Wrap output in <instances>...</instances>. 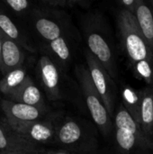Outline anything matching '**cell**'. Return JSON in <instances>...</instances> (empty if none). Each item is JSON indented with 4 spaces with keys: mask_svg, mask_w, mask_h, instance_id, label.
<instances>
[{
    "mask_svg": "<svg viewBox=\"0 0 153 154\" xmlns=\"http://www.w3.org/2000/svg\"><path fill=\"white\" fill-rule=\"evenodd\" d=\"M124 50L136 77L153 88V51L133 13L124 9L117 18Z\"/></svg>",
    "mask_w": 153,
    "mask_h": 154,
    "instance_id": "1",
    "label": "cell"
},
{
    "mask_svg": "<svg viewBox=\"0 0 153 154\" xmlns=\"http://www.w3.org/2000/svg\"><path fill=\"white\" fill-rule=\"evenodd\" d=\"M75 73L94 123L105 136H108L114 128L112 117L93 84L87 68L78 65Z\"/></svg>",
    "mask_w": 153,
    "mask_h": 154,
    "instance_id": "2",
    "label": "cell"
},
{
    "mask_svg": "<svg viewBox=\"0 0 153 154\" xmlns=\"http://www.w3.org/2000/svg\"><path fill=\"white\" fill-rule=\"evenodd\" d=\"M55 140L71 152H88L95 147L93 134L75 118H64L57 125Z\"/></svg>",
    "mask_w": 153,
    "mask_h": 154,
    "instance_id": "3",
    "label": "cell"
},
{
    "mask_svg": "<svg viewBox=\"0 0 153 154\" xmlns=\"http://www.w3.org/2000/svg\"><path fill=\"white\" fill-rule=\"evenodd\" d=\"M85 57L87 68L93 84L101 97L111 117L114 118L113 116L115 105V86L114 83V79L88 50L85 51Z\"/></svg>",
    "mask_w": 153,
    "mask_h": 154,
    "instance_id": "4",
    "label": "cell"
},
{
    "mask_svg": "<svg viewBox=\"0 0 153 154\" xmlns=\"http://www.w3.org/2000/svg\"><path fill=\"white\" fill-rule=\"evenodd\" d=\"M86 41L88 51L105 67L115 79L117 77V67L110 43L104 32L96 26L86 29Z\"/></svg>",
    "mask_w": 153,
    "mask_h": 154,
    "instance_id": "5",
    "label": "cell"
},
{
    "mask_svg": "<svg viewBox=\"0 0 153 154\" xmlns=\"http://www.w3.org/2000/svg\"><path fill=\"white\" fill-rule=\"evenodd\" d=\"M9 126L29 142L39 145L55 140L57 125L51 121H10Z\"/></svg>",
    "mask_w": 153,
    "mask_h": 154,
    "instance_id": "6",
    "label": "cell"
},
{
    "mask_svg": "<svg viewBox=\"0 0 153 154\" xmlns=\"http://www.w3.org/2000/svg\"><path fill=\"white\" fill-rule=\"evenodd\" d=\"M117 154H153V139L115 126Z\"/></svg>",
    "mask_w": 153,
    "mask_h": 154,
    "instance_id": "7",
    "label": "cell"
},
{
    "mask_svg": "<svg viewBox=\"0 0 153 154\" xmlns=\"http://www.w3.org/2000/svg\"><path fill=\"white\" fill-rule=\"evenodd\" d=\"M38 72L44 91L50 100L61 98V78L58 65L49 56L43 55L38 62Z\"/></svg>",
    "mask_w": 153,
    "mask_h": 154,
    "instance_id": "8",
    "label": "cell"
},
{
    "mask_svg": "<svg viewBox=\"0 0 153 154\" xmlns=\"http://www.w3.org/2000/svg\"><path fill=\"white\" fill-rule=\"evenodd\" d=\"M0 151L17 154H39L38 145L24 139L9 125H0Z\"/></svg>",
    "mask_w": 153,
    "mask_h": 154,
    "instance_id": "9",
    "label": "cell"
},
{
    "mask_svg": "<svg viewBox=\"0 0 153 154\" xmlns=\"http://www.w3.org/2000/svg\"><path fill=\"white\" fill-rule=\"evenodd\" d=\"M1 108L10 121H38L46 112L36 106L5 99L1 103Z\"/></svg>",
    "mask_w": 153,
    "mask_h": 154,
    "instance_id": "10",
    "label": "cell"
},
{
    "mask_svg": "<svg viewBox=\"0 0 153 154\" xmlns=\"http://www.w3.org/2000/svg\"><path fill=\"white\" fill-rule=\"evenodd\" d=\"M23 49V48L16 42L3 34L0 65V70L3 75H5L13 69L22 67L24 60V53Z\"/></svg>",
    "mask_w": 153,
    "mask_h": 154,
    "instance_id": "11",
    "label": "cell"
},
{
    "mask_svg": "<svg viewBox=\"0 0 153 154\" xmlns=\"http://www.w3.org/2000/svg\"><path fill=\"white\" fill-rule=\"evenodd\" d=\"M8 99L14 102L36 106L46 111V106L41 92L29 76L24 83L14 94H12Z\"/></svg>",
    "mask_w": 153,
    "mask_h": 154,
    "instance_id": "12",
    "label": "cell"
},
{
    "mask_svg": "<svg viewBox=\"0 0 153 154\" xmlns=\"http://www.w3.org/2000/svg\"><path fill=\"white\" fill-rule=\"evenodd\" d=\"M133 14L142 35L153 51V10L148 0H137Z\"/></svg>",
    "mask_w": 153,
    "mask_h": 154,
    "instance_id": "13",
    "label": "cell"
},
{
    "mask_svg": "<svg viewBox=\"0 0 153 154\" xmlns=\"http://www.w3.org/2000/svg\"><path fill=\"white\" fill-rule=\"evenodd\" d=\"M139 125L144 134L153 139V88L151 87L142 89Z\"/></svg>",
    "mask_w": 153,
    "mask_h": 154,
    "instance_id": "14",
    "label": "cell"
},
{
    "mask_svg": "<svg viewBox=\"0 0 153 154\" xmlns=\"http://www.w3.org/2000/svg\"><path fill=\"white\" fill-rule=\"evenodd\" d=\"M34 29L39 36L47 42L63 36L62 26L57 21L43 15H38L35 17Z\"/></svg>",
    "mask_w": 153,
    "mask_h": 154,
    "instance_id": "15",
    "label": "cell"
},
{
    "mask_svg": "<svg viewBox=\"0 0 153 154\" xmlns=\"http://www.w3.org/2000/svg\"><path fill=\"white\" fill-rule=\"evenodd\" d=\"M0 30L4 35L9 39L16 42L23 49L32 51V48L30 45L26 36L22 32V31L17 27V25L13 22V20L5 13L0 11Z\"/></svg>",
    "mask_w": 153,
    "mask_h": 154,
    "instance_id": "16",
    "label": "cell"
},
{
    "mask_svg": "<svg viewBox=\"0 0 153 154\" xmlns=\"http://www.w3.org/2000/svg\"><path fill=\"white\" fill-rule=\"evenodd\" d=\"M28 75L23 67L13 69L4 75L0 80V91L8 98L26 80Z\"/></svg>",
    "mask_w": 153,
    "mask_h": 154,
    "instance_id": "17",
    "label": "cell"
},
{
    "mask_svg": "<svg viewBox=\"0 0 153 154\" xmlns=\"http://www.w3.org/2000/svg\"><path fill=\"white\" fill-rule=\"evenodd\" d=\"M48 49L58 64L63 68H66L69 65L72 53L70 43L64 36L48 42Z\"/></svg>",
    "mask_w": 153,
    "mask_h": 154,
    "instance_id": "18",
    "label": "cell"
},
{
    "mask_svg": "<svg viewBox=\"0 0 153 154\" xmlns=\"http://www.w3.org/2000/svg\"><path fill=\"white\" fill-rule=\"evenodd\" d=\"M142 103V89L136 90L132 87L125 86L122 89V104L130 115L139 123Z\"/></svg>",
    "mask_w": 153,
    "mask_h": 154,
    "instance_id": "19",
    "label": "cell"
},
{
    "mask_svg": "<svg viewBox=\"0 0 153 154\" xmlns=\"http://www.w3.org/2000/svg\"><path fill=\"white\" fill-rule=\"evenodd\" d=\"M6 5H8L14 12L22 14L26 12L30 6V0H2Z\"/></svg>",
    "mask_w": 153,
    "mask_h": 154,
    "instance_id": "20",
    "label": "cell"
},
{
    "mask_svg": "<svg viewBox=\"0 0 153 154\" xmlns=\"http://www.w3.org/2000/svg\"><path fill=\"white\" fill-rule=\"evenodd\" d=\"M120 2L123 5V6L124 7V9H126L133 14L134 13V9H135L137 0H120Z\"/></svg>",
    "mask_w": 153,
    "mask_h": 154,
    "instance_id": "21",
    "label": "cell"
},
{
    "mask_svg": "<svg viewBox=\"0 0 153 154\" xmlns=\"http://www.w3.org/2000/svg\"><path fill=\"white\" fill-rule=\"evenodd\" d=\"M44 3L52 6H65L67 5L66 0H42Z\"/></svg>",
    "mask_w": 153,
    "mask_h": 154,
    "instance_id": "22",
    "label": "cell"
},
{
    "mask_svg": "<svg viewBox=\"0 0 153 154\" xmlns=\"http://www.w3.org/2000/svg\"><path fill=\"white\" fill-rule=\"evenodd\" d=\"M67 1V5H69V6H73L74 5H77V4H82V2L84 0H66Z\"/></svg>",
    "mask_w": 153,
    "mask_h": 154,
    "instance_id": "23",
    "label": "cell"
},
{
    "mask_svg": "<svg viewBox=\"0 0 153 154\" xmlns=\"http://www.w3.org/2000/svg\"><path fill=\"white\" fill-rule=\"evenodd\" d=\"M49 154H73L71 152H69L67 150H60V151H56V152H51Z\"/></svg>",
    "mask_w": 153,
    "mask_h": 154,
    "instance_id": "24",
    "label": "cell"
},
{
    "mask_svg": "<svg viewBox=\"0 0 153 154\" xmlns=\"http://www.w3.org/2000/svg\"><path fill=\"white\" fill-rule=\"evenodd\" d=\"M2 44H3V32L0 30V65H1V53H2Z\"/></svg>",
    "mask_w": 153,
    "mask_h": 154,
    "instance_id": "25",
    "label": "cell"
},
{
    "mask_svg": "<svg viewBox=\"0 0 153 154\" xmlns=\"http://www.w3.org/2000/svg\"><path fill=\"white\" fill-rule=\"evenodd\" d=\"M148 2H149V4H150V5H151V9L153 10V0H148Z\"/></svg>",
    "mask_w": 153,
    "mask_h": 154,
    "instance_id": "26",
    "label": "cell"
},
{
    "mask_svg": "<svg viewBox=\"0 0 153 154\" xmlns=\"http://www.w3.org/2000/svg\"><path fill=\"white\" fill-rule=\"evenodd\" d=\"M0 154H17V153H13V152H1Z\"/></svg>",
    "mask_w": 153,
    "mask_h": 154,
    "instance_id": "27",
    "label": "cell"
}]
</instances>
